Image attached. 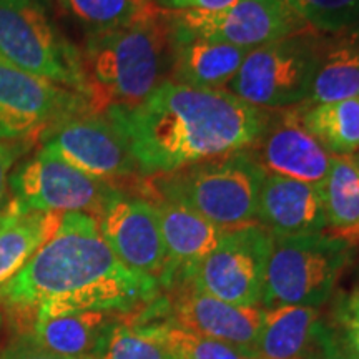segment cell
I'll list each match as a JSON object with an SVG mask.
<instances>
[{
	"mask_svg": "<svg viewBox=\"0 0 359 359\" xmlns=\"http://www.w3.org/2000/svg\"><path fill=\"white\" fill-rule=\"evenodd\" d=\"M127 138L143 178L251 148L269 110L257 109L226 90L163 82L135 107L103 111Z\"/></svg>",
	"mask_w": 359,
	"mask_h": 359,
	"instance_id": "obj_1",
	"label": "cell"
},
{
	"mask_svg": "<svg viewBox=\"0 0 359 359\" xmlns=\"http://www.w3.org/2000/svg\"><path fill=\"white\" fill-rule=\"evenodd\" d=\"M158 290L155 280L115 257L92 215L64 213L55 235L0 296L12 306L32 309L37 320L80 311L128 313L148 306Z\"/></svg>",
	"mask_w": 359,
	"mask_h": 359,
	"instance_id": "obj_2",
	"label": "cell"
},
{
	"mask_svg": "<svg viewBox=\"0 0 359 359\" xmlns=\"http://www.w3.org/2000/svg\"><path fill=\"white\" fill-rule=\"evenodd\" d=\"M80 53L93 110L138 105L170 77L167 15L160 11L135 24L88 34Z\"/></svg>",
	"mask_w": 359,
	"mask_h": 359,
	"instance_id": "obj_3",
	"label": "cell"
},
{
	"mask_svg": "<svg viewBox=\"0 0 359 359\" xmlns=\"http://www.w3.org/2000/svg\"><path fill=\"white\" fill-rule=\"evenodd\" d=\"M264 172L250 148L187 165L140 182L142 195H155L193 210L222 230L257 223Z\"/></svg>",
	"mask_w": 359,
	"mask_h": 359,
	"instance_id": "obj_4",
	"label": "cell"
},
{
	"mask_svg": "<svg viewBox=\"0 0 359 359\" xmlns=\"http://www.w3.org/2000/svg\"><path fill=\"white\" fill-rule=\"evenodd\" d=\"M356 248L330 233L273 236L263 308L293 304L320 309L333 298L339 278L356 258Z\"/></svg>",
	"mask_w": 359,
	"mask_h": 359,
	"instance_id": "obj_5",
	"label": "cell"
},
{
	"mask_svg": "<svg viewBox=\"0 0 359 359\" xmlns=\"http://www.w3.org/2000/svg\"><path fill=\"white\" fill-rule=\"evenodd\" d=\"M323 39L304 30L251 48L226 92L263 110L302 105L320 67Z\"/></svg>",
	"mask_w": 359,
	"mask_h": 359,
	"instance_id": "obj_6",
	"label": "cell"
},
{
	"mask_svg": "<svg viewBox=\"0 0 359 359\" xmlns=\"http://www.w3.org/2000/svg\"><path fill=\"white\" fill-rule=\"evenodd\" d=\"M0 57L88 98L82 53L35 0H0Z\"/></svg>",
	"mask_w": 359,
	"mask_h": 359,
	"instance_id": "obj_7",
	"label": "cell"
},
{
	"mask_svg": "<svg viewBox=\"0 0 359 359\" xmlns=\"http://www.w3.org/2000/svg\"><path fill=\"white\" fill-rule=\"evenodd\" d=\"M271 240L258 223L226 230L188 283L226 303L259 306Z\"/></svg>",
	"mask_w": 359,
	"mask_h": 359,
	"instance_id": "obj_8",
	"label": "cell"
},
{
	"mask_svg": "<svg viewBox=\"0 0 359 359\" xmlns=\"http://www.w3.org/2000/svg\"><path fill=\"white\" fill-rule=\"evenodd\" d=\"M40 142L72 167L103 182L143 178L122 130L103 111L87 110L60 120L40 135Z\"/></svg>",
	"mask_w": 359,
	"mask_h": 359,
	"instance_id": "obj_9",
	"label": "cell"
},
{
	"mask_svg": "<svg viewBox=\"0 0 359 359\" xmlns=\"http://www.w3.org/2000/svg\"><path fill=\"white\" fill-rule=\"evenodd\" d=\"M8 188L15 195L13 198L30 208L87 213L93 218L100 215L107 201L118 190L114 183L80 172L43 147L13 170Z\"/></svg>",
	"mask_w": 359,
	"mask_h": 359,
	"instance_id": "obj_10",
	"label": "cell"
},
{
	"mask_svg": "<svg viewBox=\"0 0 359 359\" xmlns=\"http://www.w3.org/2000/svg\"><path fill=\"white\" fill-rule=\"evenodd\" d=\"M87 110H93L87 97L0 57V140L40 138L52 125Z\"/></svg>",
	"mask_w": 359,
	"mask_h": 359,
	"instance_id": "obj_11",
	"label": "cell"
},
{
	"mask_svg": "<svg viewBox=\"0 0 359 359\" xmlns=\"http://www.w3.org/2000/svg\"><path fill=\"white\" fill-rule=\"evenodd\" d=\"M165 15L172 34L208 39L246 50L311 30L281 0H236L217 12H165Z\"/></svg>",
	"mask_w": 359,
	"mask_h": 359,
	"instance_id": "obj_12",
	"label": "cell"
},
{
	"mask_svg": "<svg viewBox=\"0 0 359 359\" xmlns=\"http://www.w3.org/2000/svg\"><path fill=\"white\" fill-rule=\"evenodd\" d=\"M95 219L115 257L132 271L160 285L167 251L154 201L118 188Z\"/></svg>",
	"mask_w": 359,
	"mask_h": 359,
	"instance_id": "obj_13",
	"label": "cell"
},
{
	"mask_svg": "<svg viewBox=\"0 0 359 359\" xmlns=\"http://www.w3.org/2000/svg\"><path fill=\"white\" fill-rule=\"evenodd\" d=\"M304 105L269 110L266 128L250 148L266 173L321 185L334 156L326 151L303 123Z\"/></svg>",
	"mask_w": 359,
	"mask_h": 359,
	"instance_id": "obj_14",
	"label": "cell"
},
{
	"mask_svg": "<svg viewBox=\"0 0 359 359\" xmlns=\"http://www.w3.org/2000/svg\"><path fill=\"white\" fill-rule=\"evenodd\" d=\"M143 196L154 201L158 215L167 251V266L160 280V288L170 293L191 280L195 269L217 248L226 230H222L187 206L155 195Z\"/></svg>",
	"mask_w": 359,
	"mask_h": 359,
	"instance_id": "obj_15",
	"label": "cell"
},
{
	"mask_svg": "<svg viewBox=\"0 0 359 359\" xmlns=\"http://www.w3.org/2000/svg\"><path fill=\"white\" fill-rule=\"evenodd\" d=\"M170 294L172 316L180 326L255 354L264 308L226 303L190 283L172 290Z\"/></svg>",
	"mask_w": 359,
	"mask_h": 359,
	"instance_id": "obj_16",
	"label": "cell"
},
{
	"mask_svg": "<svg viewBox=\"0 0 359 359\" xmlns=\"http://www.w3.org/2000/svg\"><path fill=\"white\" fill-rule=\"evenodd\" d=\"M257 223L273 236L325 233L326 217L320 185L266 173L259 191Z\"/></svg>",
	"mask_w": 359,
	"mask_h": 359,
	"instance_id": "obj_17",
	"label": "cell"
},
{
	"mask_svg": "<svg viewBox=\"0 0 359 359\" xmlns=\"http://www.w3.org/2000/svg\"><path fill=\"white\" fill-rule=\"evenodd\" d=\"M248 52L235 45L172 34L168 80L193 88L226 90Z\"/></svg>",
	"mask_w": 359,
	"mask_h": 359,
	"instance_id": "obj_18",
	"label": "cell"
},
{
	"mask_svg": "<svg viewBox=\"0 0 359 359\" xmlns=\"http://www.w3.org/2000/svg\"><path fill=\"white\" fill-rule=\"evenodd\" d=\"M64 213L42 212L12 198L0 208V290L55 235Z\"/></svg>",
	"mask_w": 359,
	"mask_h": 359,
	"instance_id": "obj_19",
	"label": "cell"
},
{
	"mask_svg": "<svg viewBox=\"0 0 359 359\" xmlns=\"http://www.w3.org/2000/svg\"><path fill=\"white\" fill-rule=\"evenodd\" d=\"M120 313L80 311L37 318L34 323L35 343L70 359H97L107 336L118 321Z\"/></svg>",
	"mask_w": 359,
	"mask_h": 359,
	"instance_id": "obj_20",
	"label": "cell"
},
{
	"mask_svg": "<svg viewBox=\"0 0 359 359\" xmlns=\"http://www.w3.org/2000/svg\"><path fill=\"white\" fill-rule=\"evenodd\" d=\"M359 97V27L338 35H325L323 50L308 105Z\"/></svg>",
	"mask_w": 359,
	"mask_h": 359,
	"instance_id": "obj_21",
	"label": "cell"
},
{
	"mask_svg": "<svg viewBox=\"0 0 359 359\" xmlns=\"http://www.w3.org/2000/svg\"><path fill=\"white\" fill-rule=\"evenodd\" d=\"M320 320L318 308L293 304L264 308L255 356L257 359H304L314 326Z\"/></svg>",
	"mask_w": 359,
	"mask_h": 359,
	"instance_id": "obj_22",
	"label": "cell"
},
{
	"mask_svg": "<svg viewBox=\"0 0 359 359\" xmlns=\"http://www.w3.org/2000/svg\"><path fill=\"white\" fill-rule=\"evenodd\" d=\"M325 206L326 231L359 245V170L351 158L334 156L325 182L320 185Z\"/></svg>",
	"mask_w": 359,
	"mask_h": 359,
	"instance_id": "obj_23",
	"label": "cell"
},
{
	"mask_svg": "<svg viewBox=\"0 0 359 359\" xmlns=\"http://www.w3.org/2000/svg\"><path fill=\"white\" fill-rule=\"evenodd\" d=\"M303 123L333 156H353L359 151V97L346 100L303 103Z\"/></svg>",
	"mask_w": 359,
	"mask_h": 359,
	"instance_id": "obj_24",
	"label": "cell"
},
{
	"mask_svg": "<svg viewBox=\"0 0 359 359\" xmlns=\"http://www.w3.org/2000/svg\"><path fill=\"white\" fill-rule=\"evenodd\" d=\"M97 359H180L163 331V320L116 321Z\"/></svg>",
	"mask_w": 359,
	"mask_h": 359,
	"instance_id": "obj_25",
	"label": "cell"
},
{
	"mask_svg": "<svg viewBox=\"0 0 359 359\" xmlns=\"http://www.w3.org/2000/svg\"><path fill=\"white\" fill-rule=\"evenodd\" d=\"M88 34L118 29L160 12L151 0H58Z\"/></svg>",
	"mask_w": 359,
	"mask_h": 359,
	"instance_id": "obj_26",
	"label": "cell"
},
{
	"mask_svg": "<svg viewBox=\"0 0 359 359\" xmlns=\"http://www.w3.org/2000/svg\"><path fill=\"white\" fill-rule=\"evenodd\" d=\"M308 29L338 35L359 27V0H281Z\"/></svg>",
	"mask_w": 359,
	"mask_h": 359,
	"instance_id": "obj_27",
	"label": "cell"
},
{
	"mask_svg": "<svg viewBox=\"0 0 359 359\" xmlns=\"http://www.w3.org/2000/svg\"><path fill=\"white\" fill-rule=\"evenodd\" d=\"M163 331L180 359H257L253 353L246 349L193 333L180 326L173 316L163 318Z\"/></svg>",
	"mask_w": 359,
	"mask_h": 359,
	"instance_id": "obj_28",
	"label": "cell"
},
{
	"mask_svg": "<svg viewBox=\"0 0 359 359\" xmlns=\"http://www.w3.org/2000/svg\"><path fill=\"white\" fill-rule=\"evenodd\" d=\"M330 326L344 349L359 359V286L349 291H334L330 299Z\"/></svg>",
	"mask_w": 359,
	"mask_h": 359,
	"instance_id": "obj_29",
	"label": "cell"
},
{
	"mask_svg": "<svg viewBox=\"0 0 359 359\" xmlns=\"http://www.w3.org/2000/svg\"><path fill=\"white\" fill-rule=\"evenodd\" d=\"M304 359H354L346 349H344L338 336L326 320L316 323L313 331L311 344Z\"/></svg>",
	"mask_w": 359,
	"mask_h": 359,
	"instance_id": "obj_30",
	"label": "cell"
},
{
	"mask_svg": "<svg viewBox=\"0 0 359 359\" xmlns=\"http://www.w3.org/2000/svg\"><path fill=\"white\" fill-rule=\"evenodd\" d=\"M0 359H70L60 354H55L40 346L32 338H20L12 341L8 346L0 353Z\"/></svg>",
	"mask_w": 359,
	"mask_h": 359,
	"instance_id": "obj_31",
	"label": "cell"
},
{
	"mask_svg": "<svg viewBox=\"0 0 359 359\" xmlns=\"http://www.w3.org/2000/svg\"><path fill=\"white\" fill-rule=\"evenodd\" d=\"M165 12H217L230 7L236 0H151Z\"/></svg>",
	"mask_w": 359,
	"mask_h": 359,
	"instance_id": "obj_32",
	"label": "cell"
},
{
	"mask_svg": "<svg viewBox=\"0 0 359 359\" xmlns=\"http://www.w3.org/2000/svg\"><path fill=\"white\" fill-rule=\"evenodd\" d=\"M17 150L11 143L6 140H0V208H2L4 200H6L8 178H11V170L13 161H15Z\"/></svg>",
	"mask_w": 359,
	"mask_h": 359,
	"instance_id": "obj_33",
	"label": "cell"
},
{
	"mask_svg": "<svg viewBox=\"0 0 359 359\" xmlns=\"http://www.w3.org/2000/svg\"><path fill=\"white\" fill-rule=\"evenodd\" d=\"M349 158H351V161L354 163V167L359 170V151H358V154H354L353 156H349Z\"/></svg>",
	"mask_w": 359,
	"mask_h": 359,
	"instance_id": "obj_34",
	"label": "cell"
},
{
	"mask_svg": "<svg viewBox=\"0 0 359 359\" xmlns=\"http://www.w3.org/2000/svg\"><path fill=\"white\" fill-rule=\"evenodd\" d=\"M35 2H39V4H40V2H47V0H35Z\"/></svg>",
	"mask_w": 359,
	"mask_h": 359,
	"instance_id": "obj_35",
	"label": "cell"
},
{
	"mask_svg": "<svg viewBox=\"0 0 359 359\" xmlns=\"http://www.w3.org/2000/svg\"><path fill=\"white\" fill-rule=\"evenodd\" d=\"M358 278H359V266H358Z\"/></svg>",
	"mask_w": 359,
	"mask_h": 359,
	"instance_id": "obj_36",
	"label": "cell"
}]
</instances>
